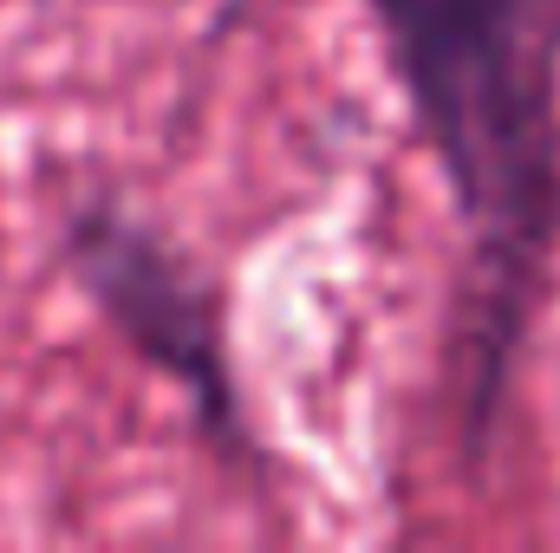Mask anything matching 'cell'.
<instances>
[{"label":"cell","mask_w":560,"mask_h":553,"mask_svg":"<svg viewBox=\"0 0 560 553\" xmlns=\"http://www.w3.org/2000/svg\"><path fill=\"white\" fill-rule=\"evenodd\" d=\"M372 20L469 242L463 443L482 449L560 255V0H372Z\"/></svg>","instance_id":"cell-1"},{"label":"cell","mask_w":560,"mask_h":553,"mask_svg":"<svg viewBox=\"0 0 560 553\" xmlns=\"http://www.w3.org/2000/svg\"><path fill=\"white\" fill-rule=\"evenodd\" d=\"M66 268L131 358L189 398L202 436L229 462H261L229 352V299L215 280L112 196H85L66 215Z\"/></svg>","instance_id":"cell-2"}]
</instances>
